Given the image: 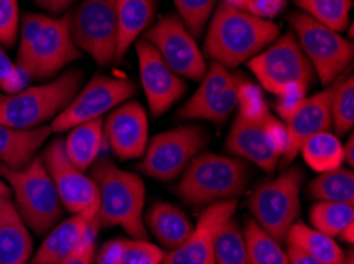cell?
Returning a JSON list of instances; mask_svg holds the SVG:
<instances>
[{"instance_id": "d4e9b609", "label": "cell", "mask_w": 354, "mask_h": 264, "mask_svg": "<svg viewBox=\"0 0 354 264\" xmlns=\"http://www.w3.org/2000/svg\"><path fill=\"white\" fill-rule=\"evenodd\" d=\"M104 141V121H89L68 130L64 149L68 160L80 171H86L99 160Z\"/></svg>"}, {"instance_id": "8fae6325", "label": "cell", "mask_w": 354, "mask_h": 264, "mask_svg": "<svg viewBox=\"0 0 354 264\" xmlns=\"http://www.w3.org/2000/svg\"><path fill=\"white\" fill-rule=\"evenodd\" d=\"M136 94V84L126 78L97 74L75 95L61 114L51 122V132H68L80 123L97 121Z\"/></svg>"}, {"instance_id": "74e56055", "label": "cell", "mask_w": 354, "mask_h": 264, "mask_svg": "<svg viewBox=\"0 0 354 264\" xmlns=\"http://www.w3.org/2000/svg\"><path fill=\"white\" fill-rule=\"evenodd\" d=\"M165 253L143 239H126L120 264H160Z\"/></svg>"}, {"instance_id": "d6a6232c", "label": "cell", "mask_w": 354, "mask_h": 264, "mask_svg": "<svg viewBox=\"0 0 354 264\" xmlns=\"http://www.w3.org/2000/svg\"><path fill=\"white\" fill-rule=\"evenodd\" d=\"M310 222L312 228L337 238L348 225L354 223V206L348 203L318 201L310 211Z\"/></svg>"}, {"instance_id": "4316f807", "label": "cell", "mask_w": 354, "mask_h": 264, "mask_svg": "<svg viewBox=\"0 0 354 264\" xmlns=\"http://www.w3.org/2000/svg\"><path fill=\"white\" fill-rule=\"evenodd\" d=\"M307 193L316 201L354 204V172L345 166L321 172L310 182Z\"/></svg>"}, {"instance_id": "bcb514c9", "label": "cell", "mask_w": 354, "mask_h": 264, "mask_svg": "<svg viewBox=\"0 0 354 264\" xmlns=\"http://www.w3.org/2000/svg\"><path fill=\"white\" fill-rule=\"evenodd\" d=\"M288 258H289V264H319L316 260H313L308 253H305L304 250H300L299 247L288 244Z\"/></svg>"}, {"instance_id": "277c9868", "label": "cell", "mask_w": 354, "mask_h": 264, "mask_svg": "<svg viewBox=\"0 0 354 264\" xmlns=\"http://www.w3.org/2000/svg\"><path fill=\"white\" fill-rule=\"evenodd\" d=\"M250 177L248 161L205 152L196 155L183 171L176 193L187 204L205 206L243 193Z\"/></svg>"}, {"instance_id": "7bdbcfd3", "label": "cell", "mask_w": 354, "mask_h": 264, "mask_svg": "<svg viewBox=\"0 0 354 264\" xmlns=\"http://www.w3.org/2000/svg\"><path fill=\"white\" fill-rule=\"evenodd\" d=\"M264 128H266L267 136H269V139H270V143L273 144V148H275L283 157L284 152H286V148H288L286 123H283L280 119H277V117L269 114L266 117Z\"/></svg>"}, {"instance_id": "2e32d148", "label": "cell", "mask_w": 354, "mask_h": 264, "mask_svg": "<svg viewBox=\"0 0 354 264\" xmlns=\"http://www.w3.org/2000/svg\"><path fill=\"white\" fill-rule=\"evenodd\" d=\"M237 199H224L203 209L183 245L165 253L160 264H214V242L221 226L232 219Z\"/></svg>"}, {"instance_id": "836d02e7", "label": "cell", "mask_w": 354, "mask_h": 264, "mask_svg": "<svg viewBox=\"0 0 354 264\" xmlns=\"http://www.w3.org/2000/svg\"><path fill=\"white\" fill-rule=\"evenodd\" d=\"M214 264H251L243 231L229 219L214 242Z\"/></svg>"}, {"instance_id": "816d5d0a", "label": "cell", "mask_w": 354, "mask_h": 264, "mask_svg": "<svg viewBox=\"0 0 354 264\" xmlns=\"http://www.w3.org/2000/svg\"><path fill=\"white\" fill-rule=\"evenodd\" d=\"M12 195V190H10V187L5 184V181L0 177V196H10Z\"/></svg>"}, {"instance_id": "4fadbf2b", "label": "cell", "mask_w": 354, "mask_h": 264, "mask_svg": "<svg viewBox=\"0 0 354 264\" xmlns=\"http://www.w3.org/2000/svg\"><path fill=\"white\" fill-rule=\"evenodd\" d=\"M82 57L72 40L68 18H50L29 51L18 56L16 65L29 79H45L57 74L68 63Z\"/></svg>"}, {"instance_id": "f35d334b", "label": "cell", "mask_w": 354, "mask_h": 264, "mask_svg": "<svg viewBox=\"0 0 354 264\" xmlns=\"http://www.w3.org/2000/svg\"><path fill=\"white\" fill-rule=\"evenodd\" d=\"M19 34L18 0H0V46L12 48Z\"/></svg>"}, {"instance_id": "44dd1931", "label": "cell", "mask_w": 354, "mask_h": 264, "mask_svg": "<svg viewBox=\"0 0 354 264\" xmlns=\"http://www.w3.org/2000/svg\"><path fill=\"white\" fill-rule=\"evenodd\" d=\"M97 217H93V215L73 214L66 222L57 223L32 255L30 264H53L62 260L82 244L91 223Z\"/></svg>"}, {"instance_id": "30bf717a", "label": "cell", "mask_w": 354, "mask_h": 264, "mask_svg": "<svg viewBox=\"0 0 354 264\" xmlns=\"http://www.w3.org/2000/svg\"><path fill=\"white\" fill-rule=\"evenodd\" d=\"M248 67L262 88L273 95L280 94L289 83H302L310 88L315 77L312 63L292 34L278 37L264 51L250 59Z\"/></svg>"}, {"instance_id": "e0dca14e", "label": "cell", "mask_w": 354, "mask_h": 264, "mask_svg": "<svg viewBox=\"0 0 354 264\" xmlns=\"http://www.w3.org/2000/svg\"><path fill=\"white\" fill-rule=\"evenodd\" d=\"M104 138L121 160L143 157L148 145V117L140 103L116 106L104 122Z\"/></svg>"}, {"instance_id": "f1b7e54d", "label": "cell", "mask_w": 354, "mask_h": 264, "mask_svg": "<svg viewBox=\"0 0 354 264\" xmlns=\"http://www.w3.org/2000/svg\"><path fill=\"white\" fill-rule=\"evenodd\" d=\"M235 74L237 73H232L227 67L221 65V63L212 62L210 68L207 70L205 77L202 78V83L198 85V89L196 90L194 95L186 101L185 106L181 108L178 116L185 121H191L196 111L201 110L202 106L210 103L213 99H216V97L232 83Z\"/></svg>"}, {"instance_id": "9c48e42d", "label": "cell", "mask_w": 354, "mask_h": 264, "mask_svg": "<svg viewBox=\"0 0 354 264\" xmlns=\"http://www.w3.org/2000/svg\"><path fill=\"white\" fill-rule=\"evenodd\" d=\"M72 40L99 65L116 59L118 19L115 0H83L67 16Z\"/></svg>"}, {"instance_id": "d590c367", "label": "cell", "mask_w": 354, "mask_h": 264, "mask_svg": "<svg viewBox=\"0 0 354 264\" xmlns=\"http://www.w3.org/2000/svg\"><path fill=\"white\" fill-rule=\"evenodd\" d=\"M174 3L186 29L197 40L210 21L218 0H174Z\"/></svg>"}, {"instance_id": "ffe728a7", "label": "cell", "mask_w": 354, "mask_h": 264, "mask_svg": "<svg viewBox=\"0 0 354 264\" xmlns=\"http://www.w3.org/2000/svg\"><path fill=\"white\" fill-rule=\"evenodd\" d=\"M34 241L10 196H0V264H30Z\"/></svg>"}, {"instance_id": "f5cc1de1", "label": "cell", "mask_w": 354, "mask_h": 264, "mask_svg": "<svg viewBox=\"0 0 354 264\" xmlns=\"http://www.w3.org/2000/svg\"><path fill=\"white\" fill-rule=\"evenodd\" d=\"M340 264H354V253H353V250L345 253V256H343V260H342Z\"/></svg>"}, {"instance_id": "f6af8a7d", "label": "cell", "mask_w": 354, "mask_h": 264, "mask_svg": "<svg viewBox=\"0 0 354 264\" xmlns=\"http://www.w3.org/2000/svg\"><path fill=\"white\" fill-rule=\"evenodd\" d=\"M126 239H111L100 247L99 253H95L97 264H120L122 250H124Z\"/></svg>"}, {"instance_id": "8992f818", "label": "cell", "mask_w": 354, "mask_h": 264, "mask_svg": "<svg viewBox=\"0 0 354 264\" xmlns=\"http://www.w3.org/2000/svg\"><path fill=\"white\" fill-rule=\"evenodd\" d=\"M304 172L291 168L275 179L262 181L251 192L248 206L254 222L273 239L283 242L300 214V188Z\"/></svg>"}, {"instance_id": "1f68e13d", "label": "cell", "mask_w": 354, "mask_h": 264, "mask_svg": "<svg viewBox=\"0 0 354 264\" xmlns=\"http://www.w3.org/2000/svg\"><path fill=\"white\" fill-rule=\"evenodd\" d=\"M296 5L310 18L335 32H343L350 24L353 0H296Z\"/></svg>"}, {"instance_id": "ab89813d", "label": "cell", "mask_w": 354, "mask_h": 264, "mask_svg": "<svg viewBox=\"0 0 354 264\" xmlns=\"http://www.w3.org/2000/svg\"><path fill=\"white\" fill-rule=\"evenodd\" d=\"M29 78L21 72L16 63L10 61L7 52L0 46V90L5 95H12L28 88L26 81Z\"/></svg>"}, {"instance_id": "c3c4849f", "label": "cell", "mask_w": 354, "mask_h": 264, "mask_svg": "<svg viewBox=\"0 0 354 264\" xmlns=\"http://www.w3.org/2000/svg\"><path fill=\"white\" fill-rule=\"evenodd\" d=\"M343 163H348L350 166L354 165V136L350 134L346 144L343 145Z\"/></svg>"}, {"instance_id": "5bb4252c", "label": "cell", "mask_w": 354, "mask_h": 264, "mask_svg": "<svg viewBox=\"0 0 354 264\" xmlns=\"http://www.w3.org/2000/svg\"><path fill=\"white\" fill-rule=\"evenodd\" d=\"M48 174L55 182L57 195L66 211L97 217L99 190L93 177H88L68 160L64 139L53 141L41 155Z\"/></svg>"}, {"instance_id": "9a60e30c", "label": "cell", "mask_w": 354, "mask_h": 264, "mask_svg": "<svg viewBox=\"0 0 354 264\" xmlns=\"http://www.w3.org/2000/svg\"><path fill=\"white\" fill-rule=\"evenodd\" d=\"M140 68V79L143 92L147 95L149 111L153 116H160L169 111L186 90V83L165 65L151 43L138 40L136 43Z\"/></svg>"}, {"instance_id": "7402d4cb", "label": "cell", "mask_w": 354, "mask_h": 264, "mask_svg": "<svg viewBox=\"0 0 354 264\" xmlns=\"http://www.w3.org/2000/svg\"><path fill=\"white\" fill-rule=\"evenodd\" d=\"M50 134V127L18 130L0 123V163L12 170L26 168Z\"/></svg>"}, {"instance_id": "52a82bcc", "label": "cell", "mask_w": 354, "mask_h": 264, "mask_svg": "<svg viewBox=\"0 0 354 264\" xmlns=\"http://www.w3.org/2000/svg\"><path fill=\"white\" fill-rule=\"evenodd\" d=\"M289 24L296 32L300 50L312 63L321 83H335L353 62V43L305 13H292L289 16Z\"/></svg>"}, {"instance_id": "4dcf8cb0", "label": "cell", "mask_w": 354, "mask_h": 264, "mask_svg": "<svg viewBox=\"0 0 354 264\" xmlns=\"http://www.w3.org/2000/svg\"><path fill=\"white\" fill-rule=\"evenodd\" d=\"M330 117L332 128L337 134L350 133L354 125V78L348 74L346 78L330 84Z\"/></svg>"}, {"instance_id": "8d00e7d4", "label": "cell", "mask_w": 354, "mask_h": 264, "mask_svg": "<svg viewBox=\"0 0 354 264\" xmlns=\"http://www.w3.org/2000/svg\"><path fill=\"white\" fill-rule=\"evenodd\" d=\"M237 108L239 116L248 121H261L270 114L259 85L245 78L240 81L237 89Z\"/></svg>"}, {"instance_id": "6da1fadb", "label": "cell", "mask_w": 354, "mask_h": 264, "mask_svg": "<svg viewBox=\"0 0 354 264\" xmlns=\"http://www.w3.org/2000/svg\"><path fill=\"white\" fill-rule=\"evenodd\" d=\"M280 37V27L246 10L219 2L213 10L203 50L213 62L235 68L264 51Z\"/></svg>"}, {"instance_id": "3957f363", "label": "cell", "mask_w": 354, "mask_h": 264, "mask_svg": "<svg viewBox=\"0 0 354 264\" xmlns=\"http://www.w3.org/2000/svg\"><path fill=\"white\" fill-rule=\"evenodd\" d=\"M82 70H68L51 83L26 88L12 95H0V123L30 130L57 117L80 92Z\"/></svg>"}, {"instance_id": "7a4b0ae2", "label": "cell", "mask_w": 354, "mask_h": 264, "mask_svg": "<svg viewBox=\"0 0 354 264\" xmlns=\"http://www.w3.org/2000/svg\"><path fill=\"white\" fill-rule=\"evenodd\" d=\"M91 177L99 190L100 226H121L133 239L147 241V226L142 219L145 184L140 176L124 171L109 159L91 166Z\"/></svg>"}, {"instance_id": "d6986e66", "label": "cell", "mask_w": 354, "mask_h": 264, "mask_svg": "<svg viewBox=\"0 0 354 264\" xmlns=\"http://www.w3.org/2000/svg\"><path fill=\"white\" fill-rule=\"evenodd\" d=\"M330 92L329 89L313 97H305L302 103L286 121L288 148L284 152V161L289 163L296 159L302 144L319 132H330Z\"/></svg>"}, {"instance_id": "b9f144b4", "label": "cell", "mask_w": 354, "mask_h": 264, "mask_svg": "<svg viewBox=\"0 0 354 264\" xmlns=\"http://www.w3.org/2000/svg\"><path fill=\"white\" fill-rule=\"evenodd\" d=\"M48 16L40 13H26L21 19L19 27V48L18 56H23L29 51V48L34 45L37 37L40 35L43 26L46 24Z\"/></svg>"}, {"instance_id": "f546056e", "label": "cell", "mask_w": 354, "mask_h": 264, "mask_svg": "<svg viewBox=\"0 0 354 264\" xmlns=\"http://www.w3.org/2000/svg\"><path fill=\"white\" fill-rule=\"evenodd\" d=\"M243 236L251 264H289L288 253L283 250L281 242L266 233L254 220L245 225Z\"/></svg>"}, {"instance_id": "7dc6e473", "label": "cell", "mask_w": 354, "mask_h": 264, "mask_svg": "<svg viewBox=\"0 0 354 264\" xmlns=\"http://www.w3.org/2000/svg\"><path fill=\"white\" fill-rule=\"evenodd\" d=\"M75 2V0H50L48 2L46 10L50 13H62L71 7V5Z\"/></svg>"}, {"instance_id": "db71d44e", "label": "cell", "mask_w": 354, "mask_h": 264, "mask_svg": "<svg viewBox=\"0 0 354 264\" xmlns=\"http://www.w3.org/2000/svg\"><path fill=\"white\" fill-rule=\"evenodd\" d=\"M34 2H35L37 7H40V8H43V10H46V7H48V2H50V0H34Z\"/></svg>"}, {"instance_id": "ac0fdd59", "label": "cell", "mask_w": 354, "mask_h": 264, "mask_svg": "<svg viewBox=\"0 0 354 264\" xmlns=\"http://www.w3.org/2000/svg\"><path fill=\"white\" fill-rule=\"evenodd\" d=\"M266 117L261 121H248L239 116L230 127L226 150L234 157L251 161L267 172L277 170L281 154L273 148L264 128Z\"/></svg>"}, {"instance_id": "ba28073f", "label": "cell", "mask_w": 354, "mask_h": 264, "mask_svg": "<svg viewBox=\"0 0 354 264\" xmlns=\"http://www.w3.org/2000/svg\"><path fill=\"white\" fill-rule=\"evenodd\" d=\"M207 143L208 132L201 125H185L162 132L148 141L138 170L153 179L174 181Z\"/></svg>"}, {"instance_id": "60d3db41", "label": "cell", "mask_w": 354, "mask_h": 264, "mask_svg": "<svg viewBox=\"0 0 354 264\" xmlns=\"http://www.w3.org/2000/svg\"><path fill=\"white\" fill-rule=\"evenodd\" d=\"M99 228V219H95L94 222L91 223L82 244H80L72 253H68L67 256H64L62 260L53 264H93L95 260V253H97L95 252V238H97Z\"/></svg>"}, {"instance_id": "cb8c5ba5", "label": "cell", "mask_w": 354, "mask_h": 264, "mask_svg": "<svg viewBox=\"0 0 354 264\" xmlns=\"http://www.w3.org/2000/svg\"><path fill=\"white\" fill-rule=\"evenodd\" d=\"M149 231L160 244L175 250L185 244L194 226L187 215L170 203H156L149 207L147 222Z\"/></svg>"}, {"instance_id": "83f0119b", "label": "cell", "mask_w": 354, "mask_h": 264, "mask_svg": "<svg viewBox=\"0 0 354 264\" xmlns=\"http://www.w3.org/2000/svg\"><path fill=\"white\" fill-rule=\"evenodd\" d=\"M310 168L318 172L332 171L343 165V144L330 132H319L308 138L299 150Z\"/></svg>"}, {"instance_id": "ee69618b", "label": "cell", "mask_w": 354, "mask_h": 264, "mask_svg": "<svg viewBox=\"0 0 354 264\" xmlns=\"http://www.w3.org/2000/svg\"><path fill=\"white\" fill-rule=\"evenodd\" d=\"M288 0H250V12L262 19H273L280 14Z\"/></svg>"}, {"instance_id": "f907efd6", "label": "cell", "mask_w": 354, "mask_h": 264, "mask_svg": "<svg viewBox=\"0 0 354 264\" xmlns=\"http://www.w3.org/2000/svg\"><path fill=\"white\" fill-rule=\"evenodd\" d=\"M224 2H227L230 5H234V7L250 12V0H224Z\"/></svg>"}, {"instance_id": "484cf974", "label": "cell", "mask_w": 354, "mask_h": 264, "mask_svg": "<svg viewBox=\"0 0 354 264\" xmlns=\"http://www.w3.org/2000/svg\"><path fill=\"white\" fill-rule=\"evenodd\" d=\"M284 241L308 253L319 264H340L345 256V252L340 249L334 238L300 222H296L289 228Z\"/></svg>"}, {"instance_id": "7c38bea8", "label": "cell", "mask_w": 354, "mask_h": 264, "mask_svg": "<svg viewBox=\"0 0 354 264\" xmlns=\"http://www.w3.org/2000/svg\"><path fill=\"white\" fill-rule=\"evenodd\" d=\"M145 40L156 48L165 65L175 74L192 81L205 77V57L178 14L162 16L151 29L145 32Z\"/></svg>"}, {"instance_id": "e575fe53", "label": "cell", "mask_w": 354, "mask_h": 264, "mask_svg": "<svg viewBox=\"0 0 354 264\" xmlns=\"http://www.w3.org/2000/svg\"><path fill=\"white\" fill-rule=\"evenodd\" d=\"M241 79H243L241 74H235L232 83H230L216 99H213L210 103L202 106L201 110L196 111L191 121L203 119L214 123H223L224 121H227L229 116L232 114V111L237 108V89Z\"/></svg>"}, {"instance_id": "603a6c76", "label": "cell", "mask_w": 354, "mask_h": 264, "mask_svg": "<svg viewBox=\"0 0 354 264\" xmlns=\"http://www.w3.org/2000/svg\"><path fill=\"white\" fill-rule=\"evenodd\" d=\"M118 19L116 59H122L138 37L151 24L156 0H115Z\"/></svg>"}, {"instance_id": "5b68a950", "label": "cell", "mask_w": 354, "mask_h": 264, "mask_svg": "<svg viewBox=\"0 0 354 264\" xmlns=\"http://www.w3.org/2000/svg\"><path fill=\"white\" fill-rule=\"evenodd\" d=\"M0 177L7 181L15 195V206L32 231L46 234L55 228L62 217L64 206L40 157L23 170H12L0 163Z\"/></svg>"}, {"instance_id": "681fc988", "label": "cell", "mask_w": 354, "mask_h": 264, "mask_svg": "<svg viewBox=\"0 0 354 264\" xmlns=\"http://www.w3.org/2000/svg\"><path fill=\"white\" fill-rule=\"evenodd\" d=\"M339 238L342 239V241H345V242H348V244H353V241H354V223H351V225H348L345 230L342 231L340 233V236Z\"/></svg>"}]
</instances>
